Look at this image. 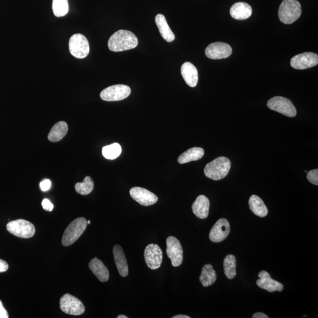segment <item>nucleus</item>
Segmentation results:
<instances>
[{"instance_id":"obj_1","label":"nucleus","mask_w":318,"mask_h":318,"mask_svg":"<svg viewBox=\"0 0 318 318\" xmlns=\"http://www.w3.org/2000/svg\"><path fill=\"white\" fill-rule=\"evenodd\" d=\"M138 45V39L134 33L128 30H120L110 37L108 41L110 50L114 52L135 49Z\"/></svg>"},{"instance_id":"obj_2","label":"nucleus","mask_w":318,"mask_h":318,"mask_svg":"<svg viewBox=\"0 0 318 318\" xmlns=\"http://www.w3.org/2000/svg\"><path fill=\"white\" fill-rule=\"evenodd\" d=\"M231 167L229 159L221 156L206 164L204 169V175L214 180L223 179L228 175Z\"/></svg>"},{"instance_id":"obj_3","label":"nucleus","mask_w":318,"mask_h":318,"mask_svg":"<svg viewBox=\"0 0 318 318\" xmlns=\"http://www.w3.org/2000/svg\"><path fill=\"white\" fill-rule=\"evenodd\" d=\"M301 14L302 8L297 0H283L278 11L280 21L286 24H291L296 21Z\"/></svg>"},{"instance_id":"obj_4","label":"nucleus","mask_w":318,"mask_h":318,"mask_svg":"<svg viewBox=\"0 0 318 318\" xmlns=\"http://www.w3.org/2000/svg\"><path fill=\"white\" fill-rule=\"evenodd\" d=\"M87 225V220L84 218H77L73 220L65 230L62 238V245H72L83 234Z\"/></svg>"},{"instance_id":"obj_5","label":"nucleus","mask_w":318,"mask_h":318,"mask_svg":"<svg viewBox=\"0 0 318 318\" xmlns=\"http://www.w3.org/2000/svg\"><path fill=\"white\" fill-rule=\"evenodd\" d=\"M71 55L79 59L86 58L90 52L89 41L81 34H76L71 37L69 40Z\"/></svg>"},{"instance_id":"obj_6","label":"nucleus","mask_w":318,"mask_h":318,"mask_svg":"<svg viewBox=\"0 0 318 318\" xmlns=\"http://www.w3.org/2000/svg\"><path fill=\"white\" fill-rule=\"evenodd\" d=\"M7 229L11 234L23 238H32L36 232L35 226L24 219L10 221L7 225Z\"/></svg>"},{"instance_id":"obj_7","label":"nucleus","mask_w":318,"mask_h":318,"mask_svg":"<svg viewBox=\"0 0 318 318\" xmlns=\"http://www.w3.org/2000/svg\"><path fill=\"white\" fill-rule=\"evenodd\" d=\"M269 109L281 113L289 118H294L297 115L296 108L289 99L277 96L271 98L267 103Z\"/></svg>"},{"instance_id":"obj_8","label":"nucleus","mask_w":318,"mask_h":318,"mask_svg":"<svg viewBox=\"0 0 318 318\" xmlns=\"http://www.w3.org/2000/svg\"><path fill=\"white\" fill-rule=\"evenodd\" d=\"M131 89L126 85L116 84L108 87L100 93V98L106 101H118L129 97Z\"/></svg>"},{"instance_id":"obj_9","label":"nucleus","mask_w":318,"mask_h":318,"mask_svg":"<svg viewBox=\"0 0 318 318\" xmlns=\"http://www.w3.org/2000/svg\"><path fill=\"white\" fill-rule=\"evenodd\" d=\"M60 304L61 311L67 314L78 316L85 312L83 303L78 298L69 294H65L61 298Z\"/></svg>"},{"instance_id":"obj_10","label":"nucleus","mask_w":318,"mask_h":318,"mask_svg":"<svg viewBox=\"0 0 318 318\" xmlns=\"http://www.w3.org/2000/svg\"><path fill=\"white\" fill-rule=\"evenodd\" d=\"M166 254L174 267L181 265L183 262V251L179 240L177 238L169 237L166 240Z\"/></svg>"},{"instance_id":"obj_11","label":"nucleus","mask_w":318,"mask_h":318,"mask_svg":"<svg viewBox=\"0 0 318 318\" xmlns=\"http://www.w3.org/2000/svg\"><path fill=\"white\" fill-rule=\"evenodd\" d=\"M144 259L150 269L160 268L163 261V252L160 247L156 244H150L144 250Z\"/></svg>"},{"instance_id":"obj_12","label":"nucleus","mask_w":318,"mask_h":318,"mask_svg":"<svg viewBox=\"0 0 318 318\" xmlns=\"http://www.w3.org/2000/svg\"><path fill=\"white\" fill-rule=\"evenodd\" d=\"M318 63V56L317 54L306 52L299 54L292 58L291 66L297 70H305L316 66Z\"/></svg>"},{"instance_id":"obj_13","label":"nucleus","mask_w":318,"mask_h":318,"mask_svg":"<svg viewBox=\"0 0 318 318\" xmlns=\"http://www.w3.org/2000/svg\"><path fill=\"white\" fill-rule=\"evenodd\" d=\"M232 49L230 45L223 42H213L205 50L206 56L213 60L228 58L232 55Z\"/></svg>"},{"instance_id":"obj_14","label":"nucleus","mask_w":318,"mask_h":318,"mask_svg":"<svg viewBox=\"0 0 318 318\" xmlns=\"http://www.w3.org/2000/svg\"><path fill=\"white\" fill-rule=\"evenodd\" d=\"M231 231V226L228 220L220 219L215 224L209 234L210 240L213 242L219 243L226 239Z\"/></svg>"},{"instance_id":"obj_15","label":"nucleus","mask_w":318,"mask_h":318,"mask_svg":"<svg viewBox=\"0 0 318 318\" xmlns=\"http://www.w3.org/2000/svg\"><path fill=\"white\" fill-rule=\"evenodd\" d=\"M131 197L142 206H149L157 202V196L149 190L140 187H133L130 190Z\"/></svg>"},{"instance_id":"obj_16","label":"nucleus","mask_w":318,"mask_h":318,"mask_svg":"<svg viewBox=\"0 0 318 318\" xmlns=\"http://www.w3.org/2000/svg\"><path fill=\"white\" fill-rule=\"evenodd\" d=\"M258 277L259 279L257 281V284L261 289H265L269 292H282L283 290L282 284L272 279L268 272L260 271Z\"/></svg>"},{"instance_id":"obj_17","label":"nucleus","mask_w":318,"mask_h":318,"mask_svg":"<svg viewBox=\"0 0 318 318\" xmlns=\"http://www.w3.org/2000/svg\"><path fill=\"white\" fill-rule=\"evenodd\" d=\"M113 253L119 274L121 277H126L129 274V267L123 249L120 245H116L113 248Z\"/></svg>"},{"instance_id":"obj_18","label":"nucleus","mask_w":318,"mask_h":318,"mask_svg":"<svg viewBox=\"0 0 318 318\" xmlns=\"http://www.w3.org/2000/svg\"><path fill=\"white\" fill-rule=\"evenodd\" d=\"M181 74L184 80L189 86L195 87L198 82V72L197 68L190 62H185L181 67Z\"/></svg>"},{"instance_id":"obj_19","label":"nucleus","mask_w":318,"mask_h":318,"mask_svg":"<svg viewBox=\"0 0 318 318\" xmlns=\"http://www.w3.org/2000/svg\"><path fill=\"white\" fill-rule=\"evenodd\" d=\"M210 201L204 195H200L193 203L192 208L194 214L200 219L208 218L209 212Z\"/></svg>"},{"instance_id":"obj_20","label":"nucleus","mask_w":318,"mask_h":318,"mask_svg":"<svg viewBox=\"0 0 318 318\" xmlns=\"http://www.w3.org/2000/svg\"><path fill=\"white\" fill-rule=\"evenodd\" d=\"M252 14V8L246 2H238L232 5L230 14L232 18L238 20H243L250 18Z\"/></svg>"},{"instance_id":"obj_21","label":"nucleus","mask_w":318,"mask_h":318,"mask_svg":"<svg viewBox=\"0 0 318 318\" xmlns=\"http://www.w3.org/2000/svg\"><path fill=\"white\" fill-rule=\"evenodd\" d=\"M89 268L94 275L101 282H106L109 279V272L104 263L98 258L91 260L89 264Z\"/></svg>"},{"instance_id":"obj_22","label":"nucleus","mask_w":318,"mask_h":318,"mask_svg":"<svg viewBox=\"0 0 318 318\" xmlns=\"http://www.w3.org/2000/svg\"><path fill=\"white\" fill-rule=\"evenodd\" d=\"M155 21L159 28V32L164 40L169 42L174 41L175 36L167 24L165 17L162 14H158L156 17Z\"/></svg>"},{"instance_id":"obj_23","label":"nucleus","mask_w":318,"mask_h":318,"mask_svg":"<svg viewBox=\"0 0 318 318\" xmlns=\"http://www.w3.org/2000/svg\"><path fill=\"white\" fill-rule=\"evenodd\" d=\"M250 209L255 215L260 218L265 217L268 214V210L263 201L257 195H252L249 198Z\"/></svg>"},{"instance_id":"obj_24","label":"nucleus","mask_w":318,"mask_h":318,"mask_svg":"<svg viewBox=\"0 0 318 318\" xmlns=\"http://www.w3.org/2000/svg\"><path fill=\"white\" fill-rule=\"evenodd\" d=\"M204 150L201 147H193L184 152L178 158V161L180 164H184L192 161L200 160L204 156Z\"/></svg>"},{"instance_id":"obj_25","label":"nucleus","mask_w":318,"mask_h":318,"mask_svg":"<svg viewBox=\"0 0 318 318\" xmlns=\"http://www.w3.org/2000/svg\"><path fill=\"white\" fill-rule=\"evenodd\" d=\"M68 132V125L66 122L60 121L54 125L51 129L48 139L50 141L58 142L65 137Z\"/></svg>"},{"instance_id":"obj_26","label":"nucleus","mask_w":318,"mask_h":318,"mask_svg":"<svg viewBox=\"0 0 318 318\" xmlns=\"http://www.w3.org/2000/svg\"><path fill=\"white\" fill-rule=\"evenodd\" d=\"M217 279V273L210 264H206L201 271L199 280L204 287H208L214 284Z\"/></svg>"},{"instance_id":"obj_27","label":"nucleus","mask_w":318,"mask_h":318,"mask_svg":"<svg viewBox=\"0 0 318 318\" xmlns=\"http://www.w3.org/2000/svg\"><path fill=\"white\" fill-rule=\"evenodd\" d=\"M224 272L229 279H233L237 276V259L233 255H228L223 260Z\"/></svg>"},{"instance_id":"obj_28","label":"nucleus","mask_w":318,"mask_h":318,"mask_svg":"<svg viewBox=\"0 0 318 318\" xmlns=\"http://www.w3.org/2000/svg\"><path fill=\"white\" fill-rule=\"evenodd\" d=\"M121 147L119 143H115L104 146L102 149V154L108 160H114L120 155Z\"/></svg>"},{"instance_id":"obj_29","label":"nucleus","mask_w":318,"mask_h":318,"mask_svg":"<svg viewBox=\"0 0 318 318\" xmlns=\"http://www.w3.org/2000/svg\"><path fill=\"white\" fill-rule=\"evenodd\" d=\"M53 13L58 18L63 17L69 12L68 0H53Z\"/></svg>"},{"instance_id":"obj_30","label":"nucleus","mask_w":318,"mask_h":318,"mask_svg":"<svg viewBox=\"0 0 318 318\" xmlns=\"http://www.w3.org/2000/svg\"><path fill=\"white\" fill-rule=\"evenodd\" d=\"M93 189L94 181L90 177L85 178L83 182L76 183L75 185L76 192L81 195L90 194Z\"/></svg>"},{"instance_id":"obj_31","label":"nucleus","mask_w":318,"mask_h":318,"mask_svg":"<svg viewBox=\"0 0 318 318\" xmlns=\"http://www.w3.org/2000/svg\"><path fill=\"white\" fill-rule=\"evenodd\" d=\"M307 179L309 182L318 185V170H312L308 173Z\"/></svg>"},{"instance_id":"obj_32","label":"nucleus","mask_w":318,"mask_h":318,"mask_svg":"<svg viewBox=\"0 0 318 318\" xmlns=\"http://www.w3.org/2000/svg\"><path fill=\"white\" fill-rule=\"evenodd\" d=\"M41 204L42 208H43L45 211L49 212H52L53 211L54 205L52 203H51V201L49 199H44L42 200Z\"/></svg>"},{"instance_id":"obj_33","label":"nucleus","mask_w":318,"mask_h":318,"mask_svg":"<svg viewBox=\"0 0 318 318\" xmlns=\"http://www.w3.org/2000/svg\"><path fill=\"white\" fill-rule=\"evenodd\" d=\"M51 184L52 183H51V181L49 179H45L40 183V189L42 191L46 192L50 189Z\"/></svg>"},{"instance_id":"obj_34","label":"nucleus","mask_w":318,"mask_h":318,"mask_svg":"<svg viewBox=\"0 0 318 318\" xmlns=\"http://www.w3.org/2000/svg\"><path fill=\"white\" fill-rule=\"evenodd\" d=\"M8 312L2 305V302L0 300V318H8Z\"/></svg>"},{"instance_id":"obj_35","label":"nucleus","mask_w":318,"mask_h":318,"mask_svg":"<svg viewBox=\"0 0 318 318\" xmlns=\"http://www.w3.org/2000/svg\"><path fill=\"white\" fill-rule=\"evenodd\" d=\"M8 269V263L5 261L0 259V273L6 272Z\"/></svg>"},{"instance_id":"obj_36","label":"nucleus","mask_w":318,"mask_h":318,"mask_svg":"<svg viewBox=\"0 0 318 318\" xmlns=\"http://www.w3.org/2000/svg\"><path fill=\"white\" fill-rule=\"evenodd\" d=\"M253 318H268L269 317L262 312H257V313L253 315Z\"/></svg>"},{"instance_id":"obj_37","label":"nucleus","mask_w":318,"mask_h":318,"mask_svg":"<svg viewBox=\"0 0 318 318\" xmlns=\"http://www.w3.org/2000/svg\"><path fill=\"white\" fill-rule=\"evenodd\" d=\"M173 318H190V317L189 316H187V315H177V316L173 317Z\"/></svg>"},{"instance_id":"obj_38","label":"nucleus","mask_w":318,"mask_h":318,"mask_svg":"<svg viewBox=\"0 0 318 318\" xmlns=\"http://www.w3.org/2000/svg\"><path fill=\"white\" fill-rule=\"evenodd\" d=\"M118 318H128V317L125 316V315H119V316L118 317Z\"/></svg>"},{"instance_id":"obj_39","label":"nucleus","mask_w":318,"mask_h":318,"mask_svg":"<svg viewBox=\"0 0 318 318\" xmlns=\"http://www.w3.org/2000/svg\"><path fill=\"white\" fill-rule=\"evenodd\" d=\"M90 223H91V221H90V220H88V221H87V224H88V225H90Z\"/></svg>"}]
</instances>
